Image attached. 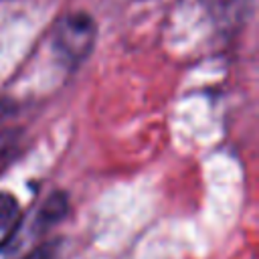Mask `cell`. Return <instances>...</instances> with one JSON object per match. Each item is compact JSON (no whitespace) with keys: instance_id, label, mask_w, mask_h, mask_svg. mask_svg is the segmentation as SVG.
Returning <instances> with one entry per match:
<instances>
[{"instance_id":"obj_1","label":"cell","mask_w":259,"mask_h":259,"mask_svg":"<svg viewBox=\"0 0 259 259\" xmlns=\"http://www.w3.org/2000/svg\"><path fill=\"white\" fill-rule=\"evenodd\" d=\"M93 42H95V22L83 12L67 16L57 26L53 38L55 51L69 65L81 63L89 55Z\"/></svg>"},{"instance_id":"obj_2","label":"cell","mask_w":259,"mask_h":259,"mask_svg":"<svg viewBox=\"0 0 259 259\" xmlns=\"http://www.w3.org/2000/svg\"><path fill=\"white\" fill-rule=\"evenodd\" d=\"M18 225H20L18 200L8 192H0V251L12 239Z\"/></svg>"},{"instance_id":"obj_3","label":"cell","mask_w":259,"mask_h":259,"mask_svg":"<svg viewBox=\"0 0 259 259\" xmlns=\"http://www.w3.org/2000/svg\"><path fill=\"white\" fill-rule=\"evenodd\" d=\"M65 212H67V194L55 192V194L45 202V206H42V210H40V219H42L45 223H55V221L63 219Z\"/></svg>"},{"instance_id":"obj_4","label":"cell","mask_w":259,"mask_h":259,"mask_svg":"<svg viewBox=\"0 0 259 259\" xmlns=\"http://www.w3.org/2000/svg\"><path fill=\"white\" fill-rule=\"evenodd\" d=\"M24 259H55V245L53 243L40 245V247L32 249Z\"/></svg>"}]
</instances>
